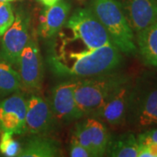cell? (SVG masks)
<instances>
[{
  "instance_id": "1",
  "label": "cell",
  "mask_w": 157,
  "mask_h": 157,
  "mask_svg": "<svg viewBox=\"0 0 157 157\" xmlns=\"http://www.w3.org/2000/svg\"><path fill=\"white\" fill-rule=\"evenodd\" d=\"M121 51L113 43L84 52L53 53L48 52L46 61L57 77L80 78L94 77L113 72L121 65Z\"/></svg>"
},
{
  "instance_id": "2",
  "label": "cell",
  "mask_w": 157,
  "mask_h": 157,
  "mask_svg": "<svg viewBox=\"0 0 157 157\" xmlns=\"http://www.w3.org/2000/svg\"><path fill=\"white\" fill-rule=\"evenodd\" d=\"M52 40L48 52L53 53L89 52L112 43L107 30L89 7L73 11Z\"/></svg>"
},
{
  "instance_id": "3",
  "label": "cell",
  "mask_w": 157,
  "mask_h": 157,
  "mask_svg": "<svg viewBox=\"0 0 157 157\" xmlns=\"http://www.w3.org/2000/svg\"><path fill=\"white\" fill-rule=\"evenodd\" d=\"M89 8L107 30L111 41L121 52H138L134 31L130 27L118 0H91Z\"/></svg>"
},
{
  "instance_id": "4",
  "label": "cell",
  "mask_w": 157,
  "mask_h": 157,
  "mask_svg": "<svg viewBox=\"0 0 157 157\" xmlns=\"http://www.w3.org/2000/svg\"><path fill=\"white\" fill-rule=\"evenodd\" d=\"M127 78L121 74L111 72L78 79L74 95L77 107L83 118L90 117L97 111Z\"/></svg>"
},
{
  "instance_id": "5",
  "label": "cell",
  "mask_w": 157,
  "mask_h": 157,
  "mask_svg": "<svg viewBox=\"0 0 157 157\" xmlns=\"http://www.w3.org/2000/svg\"><path fill=\"white\" fill-rule=\"evenodd\" d=\"M126 121L138 129L157 125V84L142 82L133 86Z\"/></svg>"
},
{
  "instance_id": "6",
  "label": "cell",
  "mask_w": 157,
  "mask_h": 157,
  "mask_svg": "<svg viewBox=\"0 0 157 157\" xmlns=\"http://www.w3.org/2000/svg\"><path fill=\"white\" fill-rule=\"evenodd\" d=\"M31 14L25 9H18L14 22L1 37L0 59L16 67L17 59L31 38Z\"/></svg>"
},
{
  "instance_id": "7",
  "label": "cell",
  "mask_w": 157,
  "mask_h": 157,
  "mask_svg": "<svg viewBox=\"0 0 157 157\" xmlns=\"http://www.w3.org/2000/svg\"><path fill=\"white\" fill-rule=\"evenodd\" d=\"M78 79L68 78L54 86L47 99L56 123H71L83 118L78 110L74 92Z\"/></svg>"
},
{
  "instance_id": "8",
  "label": "cell",
  "mask_w": 157,
  "mask_h": 157,
  "mask_svg": "<svg viewBox=\"0 0 157 157\" xmlns=\"http://www.w3.org/2000/svg\"><path fill=\"white\" fill-rule=\"evenodd\" d=\"M15 69L21 80L22 87L29 91H38L43 82V59L39 43L31 37L17 59Z\"/></svg>"
},
{
  "instance_id": "9",
  "label": "cell",
  "mask_w": 157,
  "mask_h": 157,
  "mask_svg": "<svg viewBox=\"0 0 157 157\" xmlns=\"http://www.w3.org/2000/svg\"><path fill=\"white\" fill-rule=\"evenodd\" d=\"M134 85L127 78L108 97L106 102L90 117L115 127L126 122L130 96Z\"/></svg>"
},
{
  "instance_id": "10",
  "label": "cell",
  "mask_w": 157,
  "mask_h": 157,
  "mask_svg": "<svg viewBox=\"0 0 157 157\" xmlns=\"http://www.w3.org/2000/svg\"><path fill=\"white\" fill-rule=\"evenodd\" d=\"M48 100L33 94L26 100V115L24 134L49 135L56 125Z\"/></svg>"
},
{
  "instance_id": "11",
  "label": "cell",
  "mask_w": 157,
  "mask_h": 157,
  "mask_svg": "<svg viewBox=\"0 0 157 157\" xmlns=\"http://www.w3.org/2000/svg\"><path fill=\"white\" fill-rule=\"evenodd\" d=\"M26 99L17 91L0 101V133L23 135L25 125Z\"/></svg>"
},
{
  "instance_id": "12",
  "label": "cell",
  "mask_w": 157,
  "mask_h": 157,
  "mask_svg": "<svg viewBox=\"0 0 157 157\" xmlns=\"http://www.w3.org/2000/svg\"><path fill=\"white\" fill-rule=\"evenodd\" d=\"M135 34L157 21V0H118Z\"/></svg>"
},
{
  "instance_id": "13",
  "label": "cell",
  "mask_w": 157,
  "mask_h": 157,
  "mask_svg": "<svg viewBox=\"0 0 157 157\" xmlns=\"http://www.w3.org/2000/svg\"><path fill=\"white\" fill-rule=\"evenodd\" d=\"M70 10V3L65 0H60L54 6L46 7L39 17L38 35L43 39L52 40L65 25Z\"/></svg>"
},
{
  "instance_id": "14",
  "label": "cell",
  "mask_w": 157,
  "mask_h": 157,
  "mask_svg": "<svg viewBox=\"0 0 157 157\" xmlns=\"http://www.w3.org/2000/svg\"><path fill=\"white\" fill-rule=\"evenodd\" d=\"M60 144L48 135H30L24 142L19 157H56L60 155Z\"/></svg>"
},
{
  "instance_id": "15",
  "label": "cell",
  "mask_w": 157,
  "mask_h": 157,
  "mask_svg": "<svg viewBox=\"0 0 157 157\" xmlns=\"http://www.w3.org/2000/svg\"><path fill=\"white\" fill-rule=\"evenodd\" d=\"M135 43L144 64L157 70V21L137 33Z\"/></svg>"
},
{
  "instance_id": "16",
  "label": "cell",
  "mask_w": 157,
  "mask_h": 157,
  "mask_svg": "<svg viewBox=\"0 0 157 157\" xmlns=\"http://www.w3.org/2000/svg\"><path fill=\"white\" fill-rule=\"evenodd\" d=\"M139 142L132 133H125L116 137H110L106 155L113 157H138Z\"/></svg>"
},
{
  "instance_id": "17",
  "label": "cell",
  "mask_w": 157,
  "mask_h": 157,
  "mask_svg": "<svg viewBox=\"0 0 157 157\" xmlns=\"http://www.w3.org/2000/svg\"><path fill=\"white\" fill-rule=\"evenodd\" d=\"M84 121L89 134L95 157L105 155L111 137L105 123L94 117H86Z\"/></svg>"
},
{
  "instance_id": "18",
  "label": "cell",
  "mask_w": 157,
  "mask_h": 157,
  "mask_svg": "<svg viewBox=\"0 0 157 157\" xmlns=\"http://www.w3.org/2000/svg\"><path fill=\"white\" fill-rule=\"evenodd\" d=\"M22 88L17 70L0 59V97H7Z\"/></svg>"
},
{
  "instance_id": "19",
  "label": "cell",
  "mask_w": 157,
  "mask_h": 157,
  "mask_svg": "<svg viewBox=\"0 0 157 157\" xmlns=\"http://www.w3.org/2000/svg\"><path fill=\"white\" fill-rule=\"evenodd\" d=\"M21 149L20 143L13 138V135L6 132L0 133V153L7 157L18 156Z\"/></svg>"
},
{
  "instance_id": "20",
  "label": "cell",
  "mask_w": 157,
  "mask_h": 157,
  "mask_svg": "<svg viewBox=\"0 0 157 157\" xmlns=\"http://www.w3.org/2000/svg\"><path fill=\"white\" fill-rule=\"evenodd\" d=\"M72 139L75 140V141H77L81 146L86 147L93 155V157H95L93 147H92V143H91V140H90L89 134H88V131H87V128H86V126L85 124L84 121L76 124L75 128L73 129Z\"/></svg>"
},
{
  "instance_id": "21",
  "label": "cell",
  "mask_w": 157,
  "mask_h": 157,
  "mask_svg": "<svg viewBox=\"0 0 157 157\" xmlns=\"http://www.w3.org/2000/svg\"><path fill=\"white\" fill-rule=\"evenodd\" d=\"M15 14L10 2L0 1V37L14 22Z\"/></svg>"
},
{
  "instance_id": "22",
  "label": "cell",
  "mask_w": 157,
  "mask_h": 157,
  "mask_svg": "<svg viewBox=\"0 0 157 157\" xmlns=\"http://www.w3.org/2000/svg\"><path fill=\"white\" fill-rule=\"evenodd\" d=\"M69 155L72 157H92L93 155L86 147L71 139L69 145Z\"/></svg>"
},
{
  "instance_id": "23",
  "label": "cell",
  "mask_w": 157,
  "mask_h": 157,
  "mask_svg": "<svg viewBox=\"0 0 157 157\" xmlns=\"http://www.w3.org/2000/svg\"><path fill=\"white\" fill-rule=\"evenodd\" d=\"M137 140L140 145L147 143H157V128L147 130L137 136Z\"/></svg>"
},
{
  "instance_id": "24",
  "label": "cell",
  "mask_w": 157,
  "mask_h": 157,
  "mask_svg": "<svg viewBox=\"0 0 157 157\" xmlns=\"http://www.w3.org/2000/svg\"><path fill=\"white\" fill-rule=\"evenodd\" d=\"M138 157H157V143L140 145Z\"/></svg>"
},
{
  "instance_id": "25",
  "label": "cell",
  "mask_w": 157,
  "mask_h": 157,
  "mask_svg": "<svg viewBox=\"0 0 157 157\" xmlns=\"http://www.w3.org/2000/svg\"><path fill=\"white\" fill-rule=\"evenodd\" d=\"M39 1L45 7H50L52 6H54L60 0H39Z\"/></svg>"
},
{
  "instance_id": "26",
  "label": "cell",
  "mask_w": 157,
  "mask_h": 157,
  "mask_svg": "<svg viewBox=\"0 0 157 157\" xmlns=\"http://www.w3.org/2000/svg\"><path fill=\"white\" fill-rule=\"evenodd\" d=\"M1 2H11V1H14V0H0Z\"/></svg>"
}]
</instances>
